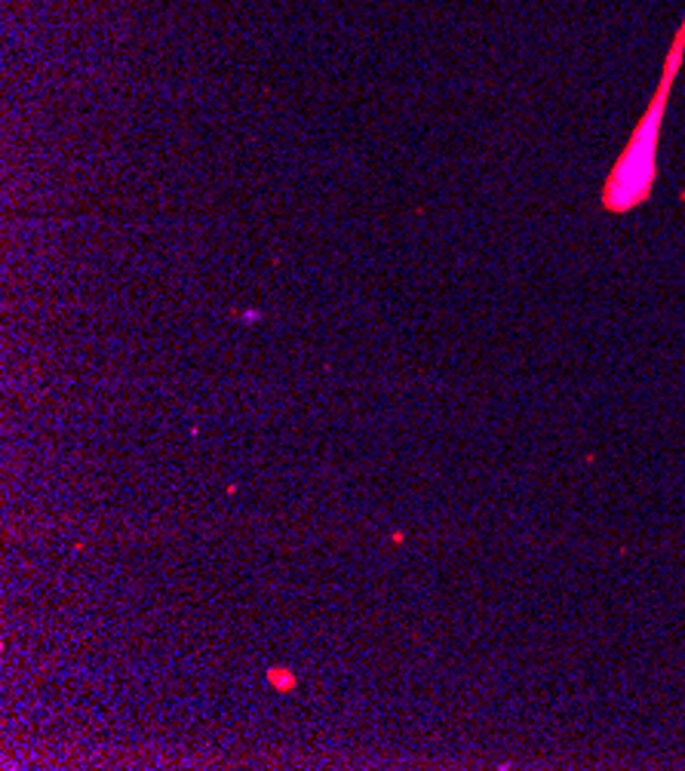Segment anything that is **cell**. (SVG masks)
I'll return each instance as SVG.
<instances>
[{
	"instance_id": "1",
	"label": "cell",
	"mask_w": 685,
	"mask_h": 771,
	"mask_svg": "<svg viewBox=\"0 0 685 771\" xmlns=\"http://www.w3.org/2000/svg\"><path fill=\"white\" fill-rule=\"evenodd\" d=\"M682 52H685V25H679L670 52L664 58V71L657 80V92L651 96L649 108L636 123L633 135H630L627 148L621 151V157L615 160L609 179L602 188V209L605 213H633L636 206H642L649 200L651 188L657 179V138H661V123L664 111H667V98L673 89V80L682 68Z\"/></svg>"
},
{
	"instance_id": "2",
	"label": "cell",
	"mask_w": 685,
	"mask_h": 771,
	"mask_svg": "<svg viewBox=\"0 0 685 771\" xmlns=\"http://www.w3.org/2000/svg\"><path fill=\"white\" fill-rule=\"evenodd\" d=\"M268 682H271L276 691H292L295 685H298V680L289 673V667H271L268 670Z\"/></svg>"
}]
</instances>
